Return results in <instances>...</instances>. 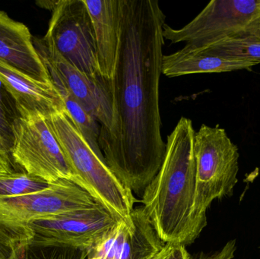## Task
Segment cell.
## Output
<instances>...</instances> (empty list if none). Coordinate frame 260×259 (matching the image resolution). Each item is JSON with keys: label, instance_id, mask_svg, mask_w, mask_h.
Returning a JSON list of instances; mask_svg holds the SVG:
<instances>
[{"label": "cell", "instance_id": "19", "mask_svg": "<svg viewBox=\"0 0 260 259\" xmlns=\"http://www.w3.org/2000/svg\"><path fill=\"white\" fill-rule=\"evenodd\" d=\"M31 234L27 228L9 226L0 223V259H14L23 246L29 247Z\"/></svg>", "mask_w": 260, "mask_h": 259}, {"label": "cell", "instance_id": "21", "mask_svg": "<svg viewBox=\"0 0 260 259\" xmlns=\"http://www.w3.org/2000/svg\"><path fill=\"white\" fill-rule=\"evenodd\" d=\"M236 251V240H230L219 250L210 254L201 252L193 259H233Z\"/></svg>", "mask_w": 260, "mask_h": 259}, {"label": "cell", "instance_id": "18", "mask_svg": "<svg viewBox=\"0 0 260 259\" xmlns=\"http://www.w3.org/2000/svg\"><path fill=\"white\" fill-rule=\"evenodd\" d=\"M52 183L38 176L12 171L0 174V198H12L38 193Z\"/></svg>", "mask_w": 260, "mask_h": 259}, {"label": "cell", "instance_id": "9", "mask_svg": "<svg viewBox=\"0 0 260 259\" xmlns=\"http://www.w3.org/2000/svg\"><path fill=\"white\" fill-rule=\"evenodd\" d=\"M99 205L89 193L76 182L59 179L38 193L12 198H0V223L27 228L37 219L59 215Z\"/></svg>", "mask_w": 260, "mask_h": 259}, {"label": "cell", "instance_id": "4", "mask_svg": "<svg viewBox=\"0 0 260 259\" xmlns=\"http://www.w3.org/2000/svg\"><path fill=\"white\" fill-rule=\"evenodd\" d=\"M197 187L192 210L195 240L207 225L208 209L212 202L232 196L238 183L239 152L219 126L203 124L194 138Z\"/></svg>", "mask_w": 260, "mask_h": 259}, {"label": "cell", "instance_id": "10", "mask_svg": "<svg viewBox=\"0 0 260 259\" xmlns=\"http://www.w3.org/2000/svg\"><path fill=\"white\" fill-rule=\"evenodd\" d=\"M34 44L52 81L62 84L96 119L101 126L100 132L106 130L111 123V106L105 79L90 77L78 69L44 38H37Z\"/></svg>", "mask_w": 260, "mask_h": 259}, {"label": "cell", "instance_id": "8", "mask_svg": "<svg viewBox=\"0 0 260 259\" xmlns=\"http://www.w3.org/2000/svg\"><path fill=\"white\" fill-rule=\"evenodd\" d=\"M259 12L260 0H212L184 27L174 29L165 24L164 38L172 44L207 45L244 34Z\"/></svg>", "mask_w": 260, "mask_h": 259}, {"label": "cell", "instance_id": "25", "mask_svg": "<svg viewBox=\"0 0 260 259\" xmlns=\"http://www.w3.org/2000/svg\"><path fill=\"white\" fill-rule=\"evenodd\" d=\"M174 245L166 244L159 252L148 259H168Z\"/></svg>", "mask_w": 260, "mask_h": 259}, {"label": "cell", "instance_id": "24", "mask_svg": "<svg viewBox=\"0 0 260 259\" xmlns=\"http://www.w3.org/2000/svg\"><path fill=\"white\" fill-rule=\"evenodd\" d=\"M12 171H13V169L11 157L0 150V174Z\"/></svg>", "mask_w": 260, "mask_h": 259}, {"label": "cell", "instance_id": "23", "mask_svg": "<svg viewBox=\"0 0 260 259\" xmlns=\"http://www.w3.org/2000/svg\"><path fill=\"white\" fill-rule=\"evenodd\" d=\"M243 35H248L260 39V12L257 16L249 24Z\"/></svg>", "mask_w": 260, "mask_h": 259}, {"label": "cell", "instance_id": "22", "mask_svg": "<svg viewBox=\"0 0 260 259\" xmlns=\"http://www.w3.org/2000/svg\"><path fill=\"white\" fill-rule=\"evenodd\" d=\"M168 259H192L186 247L182 245L173 246L171 253Z\"/></svg>", "mask_w": 260, "mask_h": 259}, {"label": "cell", "instance_id": "5", "mask_svg": "<svg viewBox=\"0 0 260 259\" xmlns=\"http://www.w3.org/2000/svg\"><path fill=\"white\" fill-rule=\"evenodd\" d=\"M12 123L10 157L25 173L50 183L59 179L76 182L59 143L47 123V116L17 108Z\"/></svg>", "mask_w": 260, "mask_h": 259}, {"label": "cell", "instance_id": "11", "mask_svg": "<svg viewBox=\"0 0 260 259\" xmlns=\"http://www.w3.org/2000/svg\"><path fill=\"white\" fill-rule=\"evenodd\" d=\"M0 83L6 88L15 108H24L48 116L64 109L63 101L53 82L35 79L0 59Z\"/></svg>", "mask_w": 260, "mask_h": 259}, {"label": "cell", "instance_id": "14", "mask_svg": "<svg viewBox=\"0 0 260 259\" xmlns=\"http://www.w3.org/2000/svg\"><path fill=\"white\" fill-rule=\"evenodd\" d=\"M257 62L227 59L216 56L201 47L186 44L175 53L164 55L162 74L174 78L200 73H221L236 70H250Z\"/></svg>", "mask_w": 260, "mask_h": 259}, {"label": "cell", "instance_id": "1", "mask_svg": "<svg viewBox=\"0 0 260 259\" xmlns=\"http://www.w3.org/2000/svg\"><path fill=\"white\" fill-rule=\"evenodd\" d=\"M119 3L115 69L105 79L111 123L100 132L99 144L111 172L128 190L138 192L157 175L166 149L159 103L166 15L157 0Z\"/></svg>", "mask_w": 260, "mask_h": 259}, {"label": "cell", "instance_id": "20", "mask_svg": "<svg viewBox=\"0 0 260 259\" xmlns=\"http://www.w3.org/2000/svg\"><path fill=\"white\" fill-rule=\"evenodd\" d=\"M3 85L0 83V142L3 152L10 156L12 145V123L17 114L12 109H9L4 97Z\"/></svg>", "mask_w": 260, "mask_h": 259}, {"label": "cell", "instance_id": "2", "mask_svg": "<svg viewBox=\"0 0 260 259\" xmlns=\"http://www.w3.org/2000/svg\"><path fill=\"white\" fill-rule=\"evenodd\" d=\"M192 120L182 117L167 138L160 170L144 190L143 210L165 244L195 241L192 215L197 187Z\"/></svg>", "mask_w": 260, "mask_h": 259}, {"label": "cell", "instance_id": "29", "mask_svg": "<svg viewBox=\"0 0 260 259\" xmlns=\"http://www.w3.org/2000/svg\"><path fill=\"white\" fill-rule=\"evenodd\" d=\"M259 250H260V245H259Z\"/></svg>", "mask_w": 260, "mask_h": 259}, {"label": "cell", "instance_id": "16", "mask_svg": "<svg viewBox=\"0 0 260 259\" xmlns=\"http://www.w3.org/2000/svg\"><path fill=\"white\" fill-rule=\"evenodd\" d=\"M52 82L60 94L63 101L64 109L76 129L82 134L85 141L89 144L94 152L101 158L105 160L99 144L101 126L99 122L67 91L62 84L56 81Z\"/></svg>", "mask_w": 260, "mask_h": 259}, {"label": "cell", "instance_id": "26", "mask_svg": "<svg viewBox=\"0 0 260 259\" xmlns=\"http://www.w3.org/2000/svg\"><path fill=\"white\" fill-rule=\"evenodd\" d=\"M27 250H28V248L27 246H23L18 249L15 253V259H28Z\"/></svg>", "mask_w": 260, "mask_h": 259}, {"label": "cell", "instance_id": "15", "mask_svg": "<svg viewBox=\"0 0 260 259\" xmlns=\"http://www.w3.org/2000/svg\"><path fill=\"white\" fill-rule=\"evenodd\" d=\"M132 219L133 226L126 234L119 259H148L166 244L156 234L142 207L134 208Z\"/></svg>", "mask_w": 260, "mask_h": 259}, {"label": "cell", "instance_id": "27", "mask_svg": "<svg viewBox=\"0 0 260 259\" xmlns=\"http://www.w3.org/2000/svg\"><path fill=\"white\" fill-rule=\"evenodd\" d=\"M88 259H100V258H95V257H90V256H88Z\"/></svg>", "mask_w": 260, "mask_h": 259}, {"label": "cell", "instance_id": "3", "mask_svg": "<svg viewBox=\"0 0 260 259\" xmlns=\"http://www.w3.org/2000/svg\"><path fill=\"white\" fill-rule=\"evenodd\" d=\"M47 123L74 175L76 183L123 221L132 222L135 198L78 131L65 109L47 116Z\"/></svg>", "mask_w": 260, "mask_h": 259}, {"label": "cell", "instance_id": "6", "mask_svg": "<svg viewBox=\"0 0 260 259\" xmlns=\"http://www.w3.org/2000/svg\"><path fill=\"white\" fill-rule=\"evenodd\" d=\"M102 205L29 222V247L62 248L91 253L122 221Z\"/></svg>", "mask_w": 260, "mask_h": 259}, {"label": "cell", "instance_id": "7", "mask_svg": "<svg viewBox=\"0 0 260 259\" xmlns=\"http://www.w3.org/2000/svg\"><path fill=\"white\" fill-rule=\"evenodd\" d=\"M51 11L44 39L72 65L94 79L102 78L96 54L94 29L84 0L42 1Z\"/></svg>", "mask_w": 260, "mask_h": 259}, {"label": "cell", "instance_id": "28", "mask_svg": "<svg viewBox=\"0 0 260 259\" xmlns=\"http://www.w3.org/2000/svg\"><path fill=\"white\" fill-rule=\"evenodd\" d=\"M0 150L1 151H3V149H2V144H1V142H0ZM5 153H6V152H5ZM7 154V153H6Z\"/></svg>", "mask_w": 260, "mask_h": 259}, {"label": "cell", "instance_id": "12", "mask_svg": "<svg viewBox=\"0 0 260 259\" xmlns=\"http://www.w3.org/2000/svg\"><path fill=\"white\" fill-rule=\"evenodd\" d=\"M0 59L35 79L52 82L28 27L3 11H0Z\"/></svg>", "mask_w": 260, "mask_h": 259}, {"label": "cell", "instance_id": "17", "mask_svg": "<svg viewBox=\"0 0 260 259\" xmlns=\"http://www.w3.org/2000/svg\"><path fill=\"white\" fill-rule=\"evenodd\" d=\"M195 47H201L209 53L227 59L260 63V39L254 36L237 35L219 40L207 45Z\"/></svg>", "mask_w": 260, "mask_h": 259}, {"label": "cell", "instance_id": "13", "mask_svg": "<svg viewBox=\"0 0 260 259\" xmlns=\"http://www.w3.org/2000/svg\"><path fill=\"white\" fill-rule=\"evenodd\" d=\"M91 17L99 72L104 79L112 77L120 41L119 0H84Z\"/></svg>", "mask_w": 260, "mask_h": 259}]
</instances>
